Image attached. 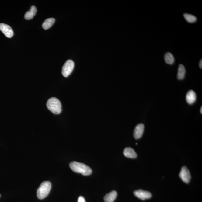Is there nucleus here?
<instances>
[{
  "instance_id": "obj_1",
  "label": "nucleus",
  "mask_w": 202,
  "mask_h": 202,
  "mask_svg": "<svg viewBox=\"0 0 202 202\" xmlns=\"http://www.w3.org/2000/svg\"><path fill=\"white\" fill-rule=\"evenodd\" d=\"M71 169L75 172L82 174L84 176H88L92 173V169L89 166L82 163L73 161L70 163Z\"/></svg>"
},
{
  "instance_id": "obj_2",
  "label": "nucleus",
  "mask_w": 202,
  "mask_h": 202,
  "mask_svg": "<svg viewBox=\"0 0 202 202\" xmlns=\"http://www.w3.org/2000/svg\"><path fill=\"white\" fill-rule=\"evenodd\" d=\"M47 108L54 114H59L62 111L61 102L55 97H52L47 101Z\"/></svg>"
},
{
  "instance_id": "obj_3",
  "label": "nucleus",
  "mask_w": 202,
  "mask_h": 202,
  "mask_svg": "<svg viewBox=\"0 0 202 202\" xmlns=\"http://www.w3.org/2000/svg\"><path fill=\"white\" fill-rule=\"evenodd\" d=\"M51 188V184L49 181L42 182L37 190V196L40 199L46 197L49 193Z\"/></svg>"
},
{
  "instance_id": "obj_4",
  "label": "nucleus",
  "mask_w": 202,
  "mask_h": 202,
  "mask_svg": "<svg viewBox=\"0 0 202 202\" xmlns=\"http://www.w3.org/2000/svg\"><path fill=\"white\" fill-rule=\"evenodd\" d=\"M74 67V62L71 60H68L62 69V74L65 77H67L72 73Z\"/></svg>"
},
{
  "instance_id": "obj_5",
  "label": "nucleus",
  "mask_w": 202,
  "mask_h": 202,
  "mask_svg": "<svg viewBox=\"0 0 202 202\" xmlns=\"http://www.w3.org/2000/svg\"><path fill=\"white\" fill-rule=\"evenodd\" d=\"M179 176L183 182L187 183H188L191 179V175L190 171L185 166L182 167L179 174Z\"/></svg>"
},
{
  "instance_id": "obj_6",
  "label": "nucleus",
  "mask_w": 202,
  "mask_h": 202,
  "mask_svg": "<svg viewBox=\"0 0 202 202\" xmlns=\"http://www.w3.org/2000/svg\"><path fill=\"white\" fill-rule=\"evenodd\" d=\"M0 30L8 38H11L13 36V31L11 27L7 24L0 23Z\"/></svg>"
},
{
  "instance_id": "obj_7",
  "label": "nucleus",
  "mask_w": 202,
  "mask_h": 202,
  "mask_svg": "<svg viewBox=\"0 0 202 202\" xmlns=\"http://www.w3.org/2000/svg\"><path fill=\"white\" fill-rule=\"evenodd\" d=\"M134 194L135 196L143 200L148 199L152 197L151 193L150 192L141 190H136L134 192Z\"/></svg>"
},
{
  "instance_id": "obj_8",
  "label": "nucleus",
  "mask_w": 202,
  "mask_h": 202,
  "mask_svg": "<svg viewBox=\"0 0 202 202\" xmlns=\"http://www.w3.org/2000/svg\"><path fill=\"white\" fill-rule=\"evenodd\" d=\"M144 130V125L139 124L135 127L134 131V137L136 139H139L142 137Z\"/></svg>"
},
{
  "instance_id": "obj_9",
  "label": "nucleus",
  "mask_w": 202,
  "mask_h": 202,
  "mask_svg": "<svg viewBox=\"0 0 202 202\" xmlns=\"http://www.w3.org/2000/svg\"><path fill=\"white\" fill-rule=\"evenodd\" d=\"M123 154L126 157L130 158H136L137 156L136 152L133 148L130 147L125 148L124 150Z\"/></svg>"
},
{
  "instance_id": "obj_10",
  "label": "nucleus",
  "mask_w": 202,
  "mask_h": 202,
  "mask_svg": "<svg viewBox=\"0 0 202 202\" xmlns=\"http://www.w3.org/2000/svg\"><path fill=\"white\" fill-rule=\"evenodd\" d=\"M187 102L190 105L194 103L196 100V94L193 90H190L188 91L186 97Z\"/></svg>"
},
{
  "instance_id": "obj_11",
  "label": "nucleus",
  "mask_w": 202,
  "mask_h": 202,
  "mask_svg": "<svg viewBox=\"0 0 202 202\" xmlns=\"http://www.w3.org/2000/svg\"><path fill=\"white\" fill-rule=\"evenodd\" d=\"M117 196V192L113 190L105 195L104 198V201L105 202H114Z\"/></svg>"
},
{
  "instance_id": "obj_12",
  "label": "nucleus",
  "mask_w": 202,
  "mask_h": 202,
  "mask_svg": "<svg viewBox=\"0 0 202 202\" xmlns=\"http://www.w3.org/2000/svg\"><path fill=\"white\" fill-rule=\"evenodd\" d=\"M37 9L35 6H32L31 7L30 10L26 13L24 15V18L27 20H30L34 17L36 14Z\"/></svg>"
},
{
  "instance_id": "obj_13",
  "label": "nucleus",
  "mask_w": 202,
  "mask_h": 202,
  "mask_svg": "<svg viewBox=\"0 0 202 202\" xmlns=\"http://www.w3.org/2000/svg\"><path fill=\"white\" fill-rule=\"evenodd\" d=\"M185 74L186 70L185 67L183 64H179L177 74V79L179 80L183 79L185 78Z\"/></svg>"
},
{
  "instance_id": "obj_14",
  "label": "nucleus",
  "mask_w": 202,
  "mask_h": 202,
  "mask_svg": "<svg viewBox=\"0 0 202 202\" xmlns=\"http://www.w3.org/2000/svg\"><path fill=\"white\" fill-rule=\"evenodd\" d=\"M55 22V19L53 18H49L45 19L42 24V27L45 30L50 28L53 25Z\"/></svg>"
},
{
  "instance_id": "obj_15",
  "label": "nucleus",
  "mask_w": 202,
  "mask_h": 202,
  "mask_svg": "<svg viewBox=\"0 0 202 202\" xmlns=\"http://www.w3.org/2000/svg\"><path fill=\"white\" fill-rule=\"evenodd\" d=\"M164 60L165 62L169 64H172L175 61L173 55L169 52L166 53L164 55Z\"/></svg>"
},
{
  "instance_id": "obj_16",
  "label": "nucleus",
  "mask_w": 202,
  "mask_h": 202,
  "mask_svg": "<svg viewBox=\"0 0 202 202\" xmlns=\"http://www.w3.org/2000/svg\"><path fill=\"white\" fill-rule=\"evenodd\" d=\"M183 16L186 20L190 23H194L197 20L196 17L193 15L185 13L184 14Z\"/></svg>"
},
{
  "instance_id": "obj_17",
  "label": "nucleus",
  "mask_w": 202,
  "mask_h": 202,
  "mask_svg": "<svg viewBox=\"0 0 202 202\" xmlns=\"http://www.w3.org/2000/svg\"><path fill=\"white\" fill-rule=\"evenodd\" d=\"M78 202H86L85 199L84 197L82 196L79 197L78 199Z\"/></svg>"
},
{
  "instance_id": "obj_18",
  "label": "nucleus",
  "mask_w": 202,
  "mask_h": 202,
  "mask_svg": "<svg viewBox=\"0 0 202 202\" xmlns=\"http://www.w3.org/2000/svg\"><path fill=\"white\" fill-rule=\"evenodd\" d=\"M199 66L200 68H201V69H202V59L200 60L199 63Z\"/></svg>"
},
{
  "instance_id": "obj_19",
  "label": "nucleus",
  "mask_w": 202,
  "mask_h": 202,
  "mask_svg": "<svg viewBox=\"0 0 202 202\" xmlns=\"http://www.w3.org/2000/svg\"><path fill=\"white\" fill-rule=\"evenodd\" d=\"M200 112H201V113L202 114V107H201V109H200Z\"/></svg>"
}]
</instances>
